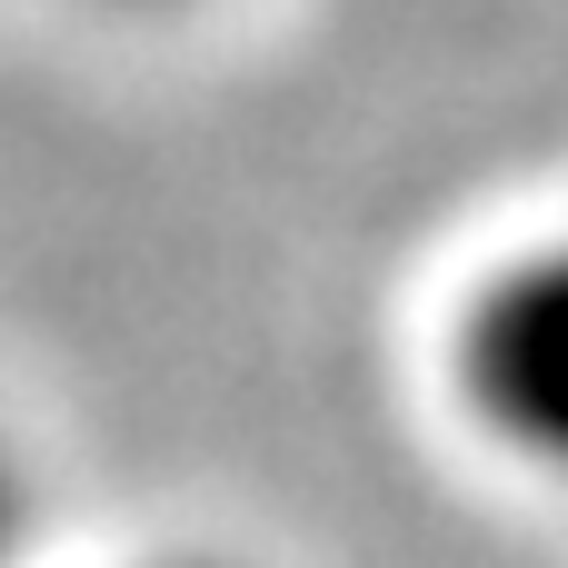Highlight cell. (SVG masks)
<instances>
[{
  "mask_svg": "<svg viewBox=\"0 0 568 568\" xmlns=\"http://www.w3.org/2000/svg\"><path fill=\"white\" fill-rule=\"evenodd\" d=\"M40 519H50V479H40L30 439L0 419V568H30V549H40Z\"/></svg>",
  "mask_w": 568,
  "mask_h": 568,
  "instance_id": "7a4b0ae2",
  "label": "cell"
},
{
  "mask_svg": "<svg viewBox=\"0 0 568 568\" xmlns=\"http://www.w3.org/2000/svg\"><path fill=\"white\" fill-rule=\"evenodd\" d=\"M429 379L469 449L539 499H568V220H539L459 270Z\"/></svg>",
  "mask_w": 568,
  "mask_h": 568,
  "instance_id": "6da1fadb",
  "label": "cell"
},
{
  "mask_svg": "<svg viewBox=\"0 0 568 568\" xmlns=\"http://www.w3.org/2000/svg\"><path fill=\"white\" fill-rule=\"evenodd\" d=\"M130 568H250V559H220V549H150V559H130Z\"/></svg>",
  "mask_w": 568,
  "mask_h": 568,
  "instance_id": "3957f363",
  "label": "cell"
},
{
  "mask_svg": "<svg viewBox=\"0 0 568 568\" xmlns=\"http://www.w3.org/2000/svg\"><path fill=\"white\" fill-rule=\"evenodd\" d=\"M100 10H190V0H100Z\"/></svg>",
  "mask_w": 568,
  "mask_h": 568,
  "instance_id": "277c9868",
  "label": "cell"
}]
</instances>
